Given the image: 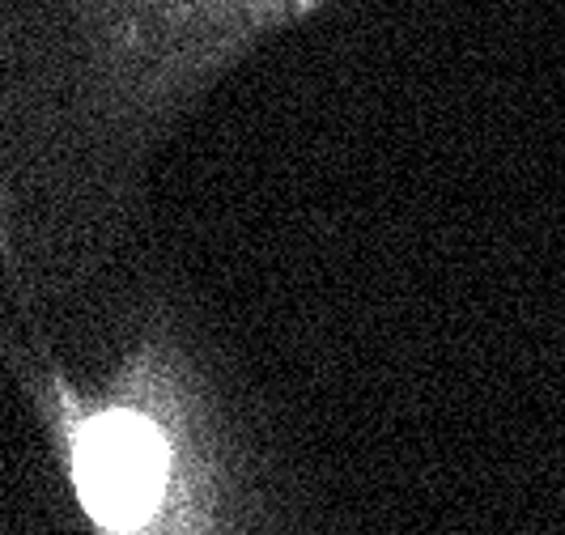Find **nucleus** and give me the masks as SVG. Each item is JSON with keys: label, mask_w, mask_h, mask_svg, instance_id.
<instances>
[{"label": "nucleus", "mask_w": 565, "mask_h": 535, "mask_svg": "<svg viewBox=\"0 0 565 535\" xmlns=\"http://www.w3.org/2000/svg\"><path fill=\"white\" fill-rule=\"evenodd\" d=\"M167 349H145L98 399L64 395V463L94 535H294L179 387Z\"/></svg>", "instance_id": "nucleus-1"}]
</instances>
